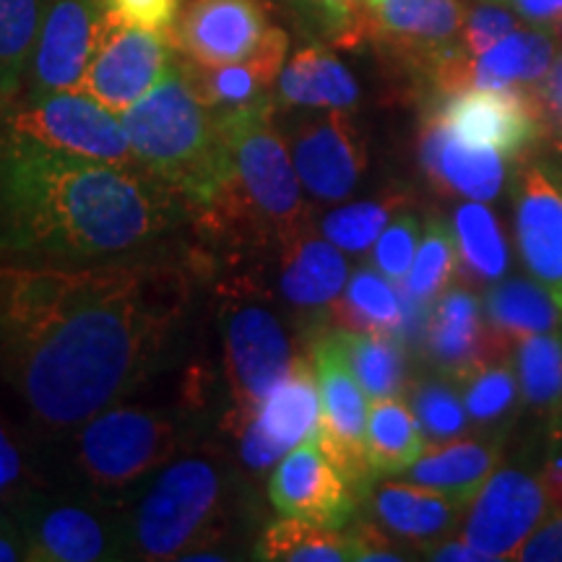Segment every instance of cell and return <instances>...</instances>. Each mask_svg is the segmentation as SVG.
<instances>
[{
  "label": "cell",
  "instance_id": "cell-1",
  "mask_svg": "<svg viewBox=\"0 0 562 562\" xmlns=\"http://www.w3.org/2000/svg\"><path fill=\"white\" fill-rule=\"evenodd\" d=\"M188 302L172 263H0V372L40 425L81 427L149 375Z\"/></svg>",
  "mask_w": 562,
  "mask_h": 562
},
{
  "label": "cell",
  "instance_id": "cell-2",
  "mask_svg": "<svg viewBox=\"0 0 562 562\" xmlns=\"http://www.w3.org/2000/svg\"><path fill=\"white\" fill-rule=\"evenodd\" d=\"M186 201L140 165L76 157L0 128V250L115 261L170 235Z\"/></svg>",
  "mask_w": 562,
  "mask_h": 562
},
{
  "label": "cell",
  "instance_id": "cell-3",
  "mask_svg": "<svg viewBox=\"0 0 562 562\" xmlns=\"http://www.w3.org/2000/svg\"><path fill=\"white\" fill-rule=\"evenodd\" d=\"M216 115L227 140V170L214 203L199 220L237 243L297 240L307 224V206L292 151L273 125V102L263 97Z\"/></svg>",
  "mask_w": 562,
  "mask_h": 562
},
{
  "label": "cell",
  "instance_id": "cell-4",
  "mask_svg": "<svg viewBox=\"0 0 562 562\" xmlns=\"http://www.w3.org/2000/svg\"><path fill=\"white\" fill-rule=\"evenodd\" d=\"M121 121L136 161L186 201L195 220L214 203L227 170L220 115L201 102L175 60Z\"/></svg>",
  "mask_w": 562,
  "mask_h": 562
},
{
  "label": "cell",
  "instance_id": "cell-5",
  "mask_svg": "<svg viewBox=\"0 0 562 562\" xmlns=\"http://www.w3.org/2000/svg\"><path fill=\"white\" fill-rule=\"evenodd\" d=\"M222 501V480L206 459H182L159 474L138 505L133 539L149 560L180 558L206 531Z\"/></svg>",
  "mask_w": 562,
  "mask_h": 562
},
{
  "label": "cell",
  "instance_id": "cell-6",
  "mask_svg": "<svg viewBox=\"0 0 562 562\" xmlns=\"http://www.w3.org/2000/svg\"><path fill=\"white\" fill-rule=\"evenodd\" d=\"M0 128L76 157L125 167L136 161L123 121L81 91H53L26 97L19 108L9 104L0 112Z\"/></svg>",
  "mask_w": 562,
  "mask_h": 562
},
{
  "label": "cell",
  "instance_id": "cell-7",
  "mask_svg": "<svg viewBox=\"0 0 562 562\" xmlns=\"http://www.w3.org/2000/svg\"><path fill=\"white\" fill-rule=\"evenodd\" d=\"M79 467L97 487L125 490L175 451L172 422L140 409H104L83 422Z\"/></svg>",
  "mask_w": 562,
  "mask_h": 562
},
{
  "label": "cell",
  "instance_id": "cell-8",
  "mask_svg": "<svg viewBox=\"0 0 562 562\" xmlns=\"http://www.w3.org/2000/svg\"><path fill=\"white\" fill-rule=\"evenodd\" d=\"M172 53L175 47L165 32L125 24L108 9L79 91L123 115L170 70Z\"/></svg>",
  "mask_w": 562,
  "mask_h": 562
},
{
  "label": "cell",
  "instance_id": "cell-9",
  "mask_svg": "<svg viewBox=\"0 0 562 562\" xmlns=\"http://www.w3.org/2000/svg\"><path fill=\"white\" fill-rule=\"evenodd\" d=\"M313 368L321 393L318 446L349 487L364 495L375 480L368 461V393L341 360L331 334L315 341Z\"/></svg>",
  "mask_w": 562,
  "mask_h": 562
},
{
  "label": "cell",
  "instance_id": "cell-10",
  "mask_svg": "<svg viewBox=\"0 0 562 562\" xmlns=\"http://www.w3.org/2000/svg\"><path fill=\"white\" fill-rule=\"evenodd\" d=\"M456 136L476 146H490L505 157L526 154L544 136L547 104L542 91L505 89H461L440 94L430 110Z\"/></svg>",
  "mask_w": 562,
  "mask_h": 562
},
{
  "label": "cell",
  "instance_id": "cell-11",
  "mask_svg": "<svg viewBox=\"0 0 562 562\" xmlns=\"http://www.w3.org/2000/svg\"><path fill=\"white\" fill-rule=\"evenodd\" d=\"M550 508L539 474L526 472L524 467H505L492 472L472 497L461 539L472 544L484 562L513 560Z\"/></svg>",
  "mask_w": 562,
  "mask_h": 562
},
{
  "label": "cell",
  "instance_id": "cell-12",
  "mask_svg": "<svg viewBox=\"0 0 562 562\" xmlns=\"http://www.w3.org/2000/svg\"><path fill=\"white\" fill-rule=\"evenodd\" d=\"M224 362L237 409H258L290 378L297 357L269 307L235 302L224 311Z\"/></svg>",
  "mask_w": 562,
  "mask_h": 562
},
{
  "label": "cell",
  "instance_id": "cell-13",
  "mask_svg": "<svg viewBox=\"0 0 562 562\" xmlns=\"http://www.w3.org/2000/svg\"><path fill=\"white\" fill-rule=\"evenodd\" d=\"M513 227L521 263L562 302V170L531 159L513 188Z\"/></svg>",
  "mask_w": 562,
  "mask_h": 562
},
{
  "label": "cell",
  "instance_id": "cell-14",
  "mask_svg": "<svg viewBox=\"0 0 562 562\" xmlns=\"http://www.w3.org/2000/svg\"><path fill=\"white\" fill-rule=\"evenodd\" d=\"M269 30L261 0H186L167 37L186 60L216 68L256 53Z\"/></svg>",
  "mask_w": 562,
  "mask_h": 562
},
{
  "label": "cell",
  "instance_id": "cell-15",
  "mask_svg": "<svg viewBox=\"0 0 562 562\" xmlns=\"http://www.w3.org/2000/svg\"><path fill=\"white\" fill-rule=\"evenodd\" d=\"M108 0H47L30 60V97L79 91Z\"/></svg>",
  "mask_w": 562,
  "mask_h": 562
},
{
  "label": "cell",
  "instance_id": "cell-16",
  "mask_svg": "<svg viewBox=\"0 0 562 562\" xmlns=\"http://www.w3.org/2000/svg\"><path fill=\"white\" fill-rule=\"evenodd\" d=\"M552 63L554 42L547 30H516L482 55H469L463 45L456 47L430 70V76L440 94L505 87L542 91Z\"/></svg>",
  "mask_w": 562,
  "mask_h": 562
},
{
  "label": "cell",
  "instance_id": "cell-17",
  "mask_svg": "<svg viewBox=\"0 0 562 562\" xmlns=\"http://www.w3.org/2000/svg\"><path fill=\"white\" fill-rule=\"evenodd\" d=\"M422 347L438 375L463 381L484 362L513 349L482 321V305L467 286H448L422 326Z\"/></svg>",
  "mask_w": 562,
  "mask_h": 562
},
{
  "label": "cell",
  "instance_id": "cell-18",
  "mask_svg": "<svg viewBox=\"0 0 562 562\" xmlns=\"http://www.w3.org/2000/svg\"><path fill=\"white\" fill-rule=\"evenodd\" d=\"M292 161L315 201L336 203L355 193L364 172V146L347 110H326L302 123L292 138Z\"/></svg>",
  "mask_w": 562,
  "mask_h": 562
},
{
  "label": "cell",
  "instance_id": "cell-19",
  "mask_svg": "<svg viewBox=\"0 0 562 562\" xmlns=\"http://www.w3.org/2000/svg\"><path fill=\"white\" fill-rule=\"evenodd\" d=\"M355 495L318 440L302 442L284 456L269 484V497L279 513L331 529H344L355 516Z\"/></svg>",
  "mask_w": 562,
  "mask_h": 562
},
{
  "label": "cell",
  "instance_id": "cell-20",
  "mask_svg": "<svg viewBox=\"0 0 562 562\" xmlns=\"http://www.w3.org/2000/svg\"><path fill=\"white\" fill-rule=\"evenodd\" d=\"M459 0H364V37L381 40L427 70L461 47Z\"/></svg>",
  "mask_w": 562,
  "mask_h": 562
},
{
  "label": "cell",
  "instance_id": "cell-21",
  "mask_svg": "<svg viewBox=\"0 0 562 562\" xmlns=\"http://www.w3.org/2000/svg\"><path fill=\"white\" fill-rule=\"evenodd\" d=\"M419 165L440 193L482 203L495 201L508 182L505 154L459 138L432 112L422 123Z\"/></svg>",
  "mask_w": 562,
  "mask_h": 562
},
{
  "label": "cell",
  "instance_id": "cell-22",
  "mask_svg": "<svg viewBox=\"0 0 562 562\" xmlns=\"http://www.w3.org/2000/svg\"><path fill=\"white\" fill-rule=\"evenodd\" d=\"M286 47H290L286 32L271 26L258 50L248 58L216 68L195 66L191 60H180V66L203 104L216 112H229L269 97L271 83L284 68Z\"/></svg>",
  "mask_w": 562,
  "mask_h": 562
},
{
  "label": "cell",
  "instance_id": "cell-23",
  "mask_svg": "<svg viewBox=\"0 0 562 562\" xmlns=\"http://www.w3.org/2000/svg\"><path fill=\"white\" fill-rule=\"evenodd\" d=\"M503 456V435L492 432L484 438L435 442L402 474L404 482L435 490L463 505L472 503Z\"/></svg>",
  "mask_w": 562,
  "mask_h": 562
},
{
  "label": "cell",
  "instance_id": "cell-24",
  "mask_svg": "<svg viewBox=\"0 0 562 562\" xmlns=\"http://www.w3.org/2000/svg\"><path fill=\"white\" fill-rule=\"evenodd\" d=\"M370 508L393 537L430 542L459 524L467 505L412 482H385L370 495Z\"/></svg>",
  "mask_w": 562,
  "mask_h": 562
},
{
  "label": "cell",
  "instance_id": "cell-25",
  "mask_svg": "<svg viewBox=\"0 0 562 562\" xmlns=\"http://www.w3.org/2000/svg\"><path fill=\"white\" fill-rule=\"evenodd\" d=\"M279 97L292 108L351 110L360 87L349 68L326 47H302L279 74Z\"/></svg>",
  "mask_w": 562,
  "mask_h": 562
},
{
  "label": "cell",
  "instance_id": "cell-26",
  "mask_svg": "<svg viewBox=\"0 0 562 562\" xmlns=\"http://www.w3.org/2000/svg\"><path fill=\"white\" fill-rule=\"evenodd\" d=\"M258 425L284 453L307 440H318L321 393L315 368L305 357H297L284 383H279L256 409Z\"/></svg>",
  "mask_w": 562,
  "mask_h": 562
},
{
  "label": "cell",
  "instance_id": "cell-27",
  "mask_svg": "<svg viewBox=\"0 0 562 562\" xmlns=\"http://www.w3.org/2000/svg\"><path fill=\"white\" fill-rule=\"evenodd\" d=\"M347 258L341 248L315 237H297L286 245L281 261L279 290L290 305L326 307L347 286Z\"/></svg>",
  "mask_w": 562,
  "mask_h": 562
},
{
  "label": "cell",
  "instance_id": "cell-28",
  "mask_svg": "<svg viewBox=\"0 0 562 562\" xmlns=\"http://www.w3.org/2000/svg\"><path fill=\"white\" fill-rule=\"evenodd\" d=\"M484 315L492 331L510 347L524 336L562 331V302L533 277H510L490 286Z\"/></svg>",
  "mask_w": 562,
  "mask_h": 562
},
{
  "label": "cell",
  "instance_id": "cell-29",
  "mask_svg": "<svg viewBox=\"0 0 562 562\" xmlns=\"http://www.w3.org/2000/svg\"><path fill=\"white\" fill-rule=\"evenodd\" d=\"M331 318L347 331L398 334L406 318L404 292L378 269H357L331 302Z\"/></svg>",
  "mask_w": 562,
  "mask_h": 562
},
{
  "label": "cell",
  "instance_id": "cell-30",
  "mask_svg": "<svg viewBox=\"0 0 562 562\" xmlns=\"http://www.w3.org/2000/svg\"><path fill=\"white\" fill-rule=\"evenodd\" d=\"M427 438L409 406L398 396L378 398L368 417V461L372 476L404 474L425 453Z\"/></svg>",
  "mask_w": 562,
  "mask_h": 562
},
{
  "label": "cell",
  "instance_id": "cell-31",
  "mask_svg": "<svg viewBox=\"0 0 562 562\" xmlns=\"http://www.w3.org/2000/svg\"><path fill=\"white\" fill-rule=\"evenodd\" d=\"M331 339L347 362L351 375L362 385L372 402L398 396L406 383V351L393 334H360L331 331Z\"/></svg>",
  "mask_w": 562,
  "mask_h": 562
},
{
  "label": "cell",
  "instance_id": "cell-32",
  "mask_svg": "<svg viewBox=\"0 0 562 562\" xmlns=\"http://www.w3.org/2000/svg\"><path fill=\"white\" fill-rule=\"evenodd\" d=\"M108 552L102 524L76 505H55L42 513L32 531L30 558L55 562H91Z\"/></svg>",
  "mask_w": 562,
  "mask_h": 562
},
{
  "label": "cell",
  "instance_id": "cell-33",
  "mask_svg": "<svg viewBox=\"0 0 562 562\" xmlns=\"http://www.w3.org/2000/svg\"><path fill=\"white\" fill-rule=\"evenodd\" d=\"M453 235L459 245V271L469 284H487L505 277L510 252L495 214L482 201L461 203L453 214Z\"/></svg>",
  "mask_w": 562,
  "mask_h": 562
},
{
  "label": "cell",
  "instance_id": "cell-34",
  "mask_svg": "<svg viewBox=\"0 0 562 562\" xmlns=\"http://www.w3.org/2000/svg\"><path fill=\"white\" fill-rule=\"evenodd\" d=\"M513 368L524 406L550 422L562 417V331L518 339L513 344Z\"/></svg>",
  "mask_w": 562,
  "mask_h": 562
},
{
  "label": "cell",
  "instance_id": "cell-35",
  "mask_svg": "<svg viewBox=\"0 0 562 562\" xmlns=\"http://www.w3.org/2000/svg\"><path fill=\"white\" fill-rule=\"evenodd\" d=\"M258 558L271 562H344L355 560V539L341 529L286 516L263 531Z\"/></svg>",
  "mask_w": 562,
  "mask_h": 562
},
{
  "label": "cell",
  "instance_id": "cell-36",
  "mask_svg": "<svg viewBox=\"0 0 562 562\" xmlns=\"http://www.w3.org/2000/svg\"><path fill=\"white\" fill-rule=\"evenodd\" d=\"M47 0H0V104L9 108L30 70Z\"/></svg>",
  "mask_w": 562,
  "mask_h": 562
},
{
  "label": "cell",
  "instance_id": "cell-37",
  "mask_svg": "<svg viewBox=\"0 0 562 562\" xmlns=\"http://www.w3.org/2000/svg\"><path fill=\"white\" fill-rule=\"evenodd\" d=\"M521 402L516 368L505 357L484 362L472 375L463 378V406L469 419L482 430H505Z\"/></svg>",
  "mask_w": 562,
  "mask_h": 562
},
{
  "label": "cell",
  "instance_id": "cell-38",
  "mask_svg": "<svg viewBox=\"0 0 562 562\" xmlns=\"http://www.w3.org/2000/svg\"><path fill=\"white\" fill-rule=\"evenodd\" d=\"M456 271H459V245L451 224L432 216L425 224L417 256L404 279V297L430 305L451 286Z\"/></svg>",
  "mask_w": 562,
  "mask_h": 562
},
{
  "label": "cell",
  "instance_id": "cell-39",
  "mask_svg": "<svg viewBox=\"0 0 562 562\" xmlns=\"http://www.w3.org/2000/svg\"><path fill=\"white\" fill-rule=\"evenodd\" d=\"M398 195H389L381 201H360L349 203L323 216L321 232L328 243L347 252H364L375 245L381 232L389 227L398 209H402Z\"/></svg>",
  "mask_w": 562,
  "mask_h": 562
},
{
  "label": "cell",
  "instance_id": "cell-40",
  "mask_svg": "<svg viewBox=\"0 0 562 562\" xmlns=\"http://www.w3.org/2000/svg\"><path fill=\"white\" fill-rule=\"evenodd\" d=\"M412 404L427 440L446 442L467 432L469 414L451 378H425L412 389Z\"/></svg>",
  "mask_w": 562,
  "mask_h": 562
},
{
  "label": "cell",
  "instance_id": "cell-41",
  "mask_svg": "<svg viewBox=\"0 0 562 562\" xmlns=\"http://www.w3.org/2000/svg\"><path fill=\"white\" fill-rule=\"evenodd\" d=\"M419 232L422 222L417 214H412V211L398 214L375 240L372 266L391 281H404L414 263V256H417V245L422 240Z\"/></svg>",
  "mask_w": 562,
  "mask_h": 562
},
{
  "label": "cell",
  "instance_id": "cell-42",
  "mask_svg": "<svg viewBox=\"0 0 562 562\" xmlns=\"http://www.w3.org/2000/svg\"><path fill=\"white\" fill-rule=\"evenodd\" d=\"M339 45H357L364 40V5L360 0H292Z\"/></svg>",
  "mask_w": 562,
  "mask_h": 562
},
{
  "label": "cell",
  "instance_id": "cell-43",
  "mask_svg": "<svg viewBox=\"0 0 562 562\" xmlns=\"http://www.w3.org/2000/svg\"><path fill=\"white\" fill-rule=\"evenodd\" d=\"M518 19L510 11L501 9V5H480L463 19L461 30V45L469 55H482L487 53L492 45L508 37L510 32H516Z\"/></svg>",
  "mask_w": 562,
  "mask_h": 562
},
{
  "label": "cell",
  "instance_id": "cell-44",
  "mask_svg": "<svg viewBox=\"0 0 562 562\" xmlns=\"http://www.w3.org/2000/svg\"><path fill=\"white\" fill-rule=\"evenodd\" d=\"M237 440H240V459L252 472H266L286 456L258 425L256 409H237Z\"/></svg>",
  "mask_w": 562,
  "mask_h": 562
},
{
  "label": "cell",
  "instance_id": "cell-45",
  "mask_svg": "<svg viewBox=\"0 0 562 562\" xmlns=\"http://www.w3.org/2000/svg\"><path fill=\"white\" fill-rule=\"evenodd\" d=\"M108 9L125 24L167 34L178 19L180 0H108Z\"/></svg>",
  "mask_w": 562,
  "mask_h": 562
},
{
  "label": "cell",
  "instance_id": "cell-46",
  "mask_svg": "<svg viewBox=\"0 0 562 562\" xmlns=\"http://www.w3.org/2000/svg\"><path fill=\"white\" fill-rule=\"evenodd\" d=\"M513 560L524 562H562V510L539 524L526 542L518 547Z\"/></svg>",
  "mask_w": 562,
  "mask_h": 562
},
{
  "label": "cell",
  "instance_id": "cell-47",
  "mask_svg": "<svg viewBox=\"0 0 562 562\" xmlns=\"http://www.w3.org/2000/svg\"><path fill=\"white\" fill-rule=\"evenodd\" d=\"M513 5L518 16L547 32L562 19V0H513Z\"/></svg>",
  "mask_w": 562,
  "mask_h": 562
},
{
  "label": "cell",
  "instance_id": "cell-48",
  "mask_svg": "<svg viewBox=\"0 0 562 562\" xmlns=\"http://www.w3.org/2000/svg\"><path fill=\"white\" fill-rule=\"evenodd\" d=\"M19 474H21V459L16 448H13V442L9 440V435H5L3 422H0V492L11 487V484L19 480Z\"/></svg>",
  "mask_w": 562,
  "mask_h": 562
},
{
  "label": "cell",
  "instance_id": "cell-49",
  "mask_svg": "<svg viewBox=\"0 0 562 562\" xmlns=\"http://www.w3.org/2000/svg\"><path fill=\"white\" fill-rule=\"evenodd\" d=\"M542 100L547 104V112L562 123V55L552 63L550 74L542 83Z\"/></svg>",
  "mask_w": 562,
  "mask_h": 562
},
{
  "label": "cell",
  "instance_id": "cell-50",
  "mask_svg": "<svg viewBox=\"0 0 562 562\" xmlns=\"http://www.w3.org/2000/svg\"><path fill=\"white\" fill-rule=\"evenodd\" d=\"M432 560H442V562H484L482 554L474 550L472 544L463 542V539H453V542H446L440 547L430 550Z\"/></svg>",
  "mask_w": 562,
  "mask_h": 562
},
{
  "label": "cell",
  "instance_id": "cell-51",
  "mask_svg": "<svg viewBox=\"0 0 562 562\" xmlns=\"http://www.w3.org/2000/svg\"><path fill=\"white\" fill-rule=\"evenodd\" d=\"M19 558H21V554H19L16 542L0 533V562H11V560H19Z\"/></svg>",
  "mask_w": 562,
  "mask_h": 562
},
{
  "label": "cell",
  "instance_id": "cell-52",
  "mask_svg": "<svg viewBox=\"0 0 562 562\" xmlns=\"http://www.w3.org/2000/svg\"><path fill=\"white\" fill-rule=\"evenodd\" d=\"M554 149H558V151L562 154V131L558 133V136H554Z\"/></svg>",
  "mask_w": 562,
  "mask_h": 562
},
{
  "label": "cell",
  "instance_id": "cell-53",
  "mask_svg": "<svg viewBox=\"0 0 562 562\" xmlns=\"http://www.w3.org/2000/svg\"><path fill=\"white\" fill-rule=\"evenodd\" d=\"M3 110H5V108H3V104H0V112H3Z\"/></svg>",
  "mask_w": 562,
  "mask_h": 562
}]
</instances>
